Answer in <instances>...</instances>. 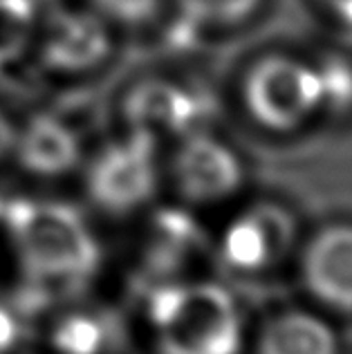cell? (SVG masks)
<instances>
[{"mask_svg": "<svg viewBox=\"0 0 352 354\" xmlns=\"http://www.w3.org/2000/svg\"><path fill=\"white\" fill-rule=\"evenodd\" d=\"M144 316L157 354H240L245 346L238 301L207 278L146 287Z\"/></svg>", "mask_w": 352, "mask_h": 354, "instance_id": "obj_2", "label": "cell"}, {"mask_svg": "<svg viewBox=\"0 0 352 354\" xmlns=\"http://www.w3.org/2000/svg\"><path fill=\"white\" fill-rule=\"evenodd\" d=\"M36 30L34 0H0V74L34 50Z\"/></svg>", "mask_w": 352, "mask_h": 354, "instance_id": "obj_14", "label": "cell"}, {"mask_svg": "<svg viewBox=\"0 0 352 354\" xmlns=\"http://www.w3.org/2000/svg\"><path fill=\"white\" fill-rule=\"evenodd\" d=\"M301 281L323 307L352 314V225L335 222L305 242Z\"/></svg>", "mask_w": 352, "mask_h": 354, "instance_id": "obj_9", "label": "cell"}, {"mask_svg": "<svg viewBox=\"0 0 352 354\" xmlns=\"http://www.w3.org/2000/svg\"><path fill=\"white\" fill-rule=\"evenodd\" d=\"M88 7L110 27L135 30L160 16L164 0H88Z\"/></svg>", "mask_w": 352, "mask_h": 354, "instance_id": "obj_16", "label": "cell"}, {"mask_svg": "<svg viewBox=\"0 0 352 354\" xmlns=\"http://www.w3.org/2000/svg\"><path fill=\"white\" fill-rule=\"evenodd\" d=\"M23 337L21 316L12 305L0 303V354H12Z\"/></svg>", "mask_w": 352, "mask_h": 354, "instance_id": "obj_18", "label": "cell"}, {"mask_svg": "<svg viewBox=\"0 0 352 354\" xmlns=\"http://www.w3.org/2000/svg\"><path fill=\"white\" fill-rule=\"evenodd\" d=\"M157 139L128 130L106 144L86 171V191L101 211L126 216L151 202L160 186Z\"/></svg>", "mask_w": 352, "mask_h": 354, "instance_id": "obj_4", "label": "cell"}, {"mask_svg": "<svg viewBox=\"0 0 352 354\" xmlns=\"http://www.w3.org/2000/svg\"><path fill=\"white\" fill-rule=\"evenodd\" d=\"M14 139H16V128L5 117V113H0V160L14 151Z\"/></svg>", "mask_w": 352, "mask_h": 354, "instance_id": "obj_20", "label": "cell"}, {"mask_svg": "<svg viewBox=\"0 0 352 354\" xmlns=\"http://www.w3.org/2000/svg\"><path fill=\"white\" fill-rule=\"evenodd\" d=\"M256 354H339V337L314 312L283 310L258 332Z\"/></svg>", "mask_w": 352, "mask_h": 354, "instance_id": "obj_12", "label": "cell"}, {"mask_svg": "<svg viewBox=\"0 0 352 354\" xmlns=\"http://www.w3.org/2000/svg\"><path fill=\"white\" fill-rule=\"evenodd\" d=\"M3 207H5V202H3V200H0V216H3Z\"/></svg>", "mask_w": 352, "mask_h": 354, "instance_id": "obj_21", "label": "cell"}, {"mask_svg": "<svg viewBox=\"0 0 352 354\" xmlns=\"http://www.w3.org/2000/svg\"><path fill=\"white\" fill-rule=\"evenodd\" d=\"M104 18L90 7L66 9L39 21L34 50L50 70L61 74H81L99 68L110 57L113 36Z\"/></svg>", "mask_w": 352, "mask_h": 354, "instance_id": "obj_7", "label": "cell"}, {"mask_svg": "<svg viewBox=\"0 0 352 354\" xmlns=\"http://www.w3.org/2000/svg\"><path fill=\"white\" fill-rule=\"evenodd\" d=\"M171 180L189 204H220L243 189L245 166L227 142L193 130L178 139L171 157Z\"/></svg>", "mask_w": 352, "mask_h": 354, "instance_id": "obj_5", "label": "cell"}, {"mask_svg": "<svg viewBox=\"0 0 352 354\" xmlns=\"http://www.w3.org/2000/svg\"><path fill=\"white\" fill-rule=\"evenodd\" d=\"M265 0H173L189 25L207 32H229L247 25L261 12Z\"/></svg>", "mask_w": 352, "mask_h": 354, "instance_id": "obj_15", "label": "cell"}, {"mask_svg": "<svg viewBox=\"0 0 352 354\" xmlns=\"http://www.w3.org/2000/svg\"><path fill=\"white\" fill-rule=\"evenodd\" d=\"M319 77L323 90V110L348 113L352 108V65L339 59L319 63Z\"/></svg>", "mask_w": 352, "mask_h": 354, "instance_id": "obj_17", "label": "cell"}, {"mask_svg": "<svg viewBox=\"0 0 352 354\" xmlns=\"http://www.w3.org/2000/svg\"><path fill=\"white\" fill-rule=\"evenodd\" d=\"M341 32L352 36V0H314Z\"/></svg>", "mask_w": 352, "mask_h": 354, "instance_id": "obj_19", "label": "cell"}, {"mask_svg": "<svg viewBox=\"0 0 352 354\" xmlns=\"http://www.w3.org/2000/svg\"><path fill=\"white\" fill-rule=\"evenodd\" d=\"M124 119L128 130L162 137L182 139L198 130V104L189 90L169 81H146L135 86L124 99Z\"/></svg>", "mask_w": 352, "mask_h": 354, "instance_id": "obj_10", "label": "cell"}, {"mask_svg": "<svg viewBox=\"0 0 352 354\" xmlns=\"http://www.w3.org/2000/svg\"><path fill=\"white\" fill-rule=\"evenodd\" d=\"M240 99L249 119L267 133L301 130L323 113L317 63L290 52H267L245 70Z\"/></svg>", "mask_w": 352, "mask_h": 354, "instance_id": "obj_3", "label": "cell"}, {"mask_svg": "<svg viewBox=\"0 0 352 354\" xmlns=\"http://www.w3.org/2000/svg\"><path fill=\"white\" fill-rule=\"evenodd\" d=\"M21 169L36 177L68 175L81 162V139L77 130L54 115H34L16 130L14 151Z\"/></svg>", "mask_w": 352, "mask_h": 354, "instance_id": "obj_11", "label": "cell"}, {"mask_svg": "<svg viewBox=\"0 0 352 354\" xmlns=\"http://www.w3.org/2000/svg\"><path fill=\"white\" fill-rule=\"evenodd\" d=\"M296 242L294 216L281 204L258 202L229 222L220 238V258L231 272L263 274L290 256Z\"/></svg>", "mask_w": 352, "mask_h": 354, "instance_id": "obj_6", "label": "cell"}, {"mask_svg": "<svg viewBox=\"0 0 352 354\" xmlns=\"http://www.w3.org/2000/svg\"><path fill=\"white\" fill-rule=\"evenodd\" d=\"M205 231L184 209H160L148 220L142 247L140 269L146 287L189 278L187 269L205 254Z\"/></svg>", "mask_w": 352, "mask_h": 354, "instance_id": "obj_8", "label": "cell"}, {"mask_svg": "<svg viewBox=\"0 0 352 354\" xmlns=\"http://www.w3.org/2000/svg\"><path fill=\"white\" fill-rule=\"evenodd\" d=\"M0 222L27 278L50 287H77L101 267V245L88 220L68 202L14 198Z\"/></svg>", "mask_w": 352, "mask_h": 354, "instance_id": "obj_1", "label": "cell"}, {"mask_svg": "<svg viewBox=\"0 0 352 354\" xmlns=\"http://www.w3.org/2000/svg\"><path fill=\"white\" fill-rule=\"evenodd\" d=\"M110 339V323L92 310H70L50 328L54 354H104Z\"/></svg>", "mask_w": 352, "mask_h": 354, "instance_id": "obj_13", "label": "cell"}]
</instances>
